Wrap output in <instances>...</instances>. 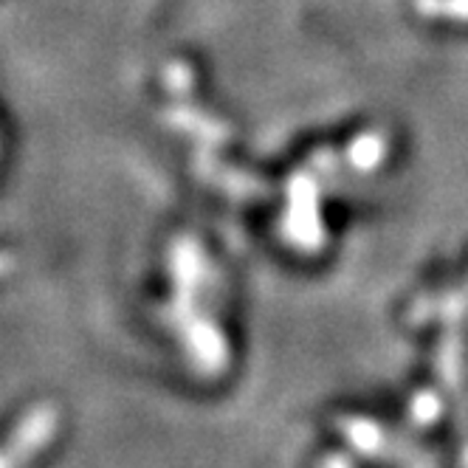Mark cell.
<instances>
[{
  "label": "cell",
  "instance_id": "3957f363",
  "mask_svg": "<svg viewBox=\"0 0 468 468\" xmlns=\"http://www.w3.org/2000/svg\"><path fill=\"white\" fill-rule=\"evenodd\" d=\"M184 314L178 316V324H181V333H184V342L195 358V364L200 370H209V373H218L220 367L226 364V345L220 339V333L195 314H189V308L181 303Z\"/></svg>",
  "mask_w": 468,
  "mask_h": 468
},
{
  "label": "cell",
  "instance_id": "277c9868",
  "mask_svg": "<svg viewBox=\"0 0 468 468\" xmlns=\"http://www.w3.org/2000/svg\"><path fill=\"white\" fill-rule=\"evenodd\" d=\"M195 170H197V176L204 178V181L220 186L229 195H238V197L249 195L251 197V195H262L265 192L262 181H257V178H251L246 173H238V170H226V166H220L212 155H204V153H197Z\"/></svg>",
  "mask_w": 468,
  "mask_h": 468
},
{
  "label": "cell",
  "instance_id": "52a82bcc",
  "mask_svg": "<svg viewBox=\"0 0 468 468\" xmlns=\"http://www.w3.org/2000/svg\"><path fill=\"white\" fill-rule=\"evenodd\" d=\"M339 429L345 438L364 454H378L381 452V443H384V434L370 423V420H353V418H345L339 420Z\"/></svg>",
  "mask_w": 468,
  "mask_h": 468
},
{
  "label": "cell",
  "instance_id": "30bf717a",
  "mask_svg": "<svg viewBox=\"0 0 468 468\" xmlns=\"http://www.w3.org/2000/svg\"><path fill=\"white\" fill-rule=\"evenodd\" d=\"M454 330L446 333V339L441 345V358H438V367H441V376L446 381V387L457 389L460 384V345H457V336H452Z\"/></svg>",
  "mask_w": 468,
  "mask_h": 468
},
{
  "label": "cell",
  "instance_id": "8992f818",
  "mask_svg": "<svg viewBox=\"0 0 468 468\" xmlns=\"http://www.w3.org/2000/svg\"><path fill=\"white\" fill-rule=\"evenodd\" d=\"M468 311V282L454 291V293H446V296H429V299H420V303L412 305V314H410V322H426V319H460L463 314Z\"/></svg>",
  "mask_w": 468,
  "mask_h": 468
},
{
  "label": "cell",
  "instance_id": "8fae6325",
  "mask_svg": "<svg viewBox=\"0 0 468 468\" xmlns=\"http://www.w3.org/2000/svg\"><path fill=\"white\" fill-rule=\"evenodd\" d=\"M438 412H441V400H438V395L420 392V395L415 398V404H412V418H415L418 423H431L434 418H438Z\"/></svg>",
  "mask_w": 468,
  "mask_h": 468
},
{
  "label": "cell",
  "instance_id": "9c48e42d",
  "mask_svg": "<svg viewBox=\"0 0 468 468\" xmlns=\"http://www.w3.org/2000/svg\"><path fill=\"white\" fill-rule=\"evenodd\" d=\"M415 6L426 17L468 20V0H415Z\"/></svg>",
  "mask_w": 468,
  "mask_h": 468
},
{
  "label": "cell",
  "instance_id": "6da1fadb",
  "mask_svg": "<svg viewBox=\"0 0 468 468\" xmlns=\"http://www.w3.org/2000/svg\"><path fill=\"white\" fill-rule=\"evenodd\" d=\"M288 238L296 240V246L303 249H319L322 240V229H319V209H316V186L314 181L299 173L288 184Z\"/></svg>",
  "mask_w": 468,
  "mask_h": 468
},
{
  "label": "cell",
  "instance_id": "7a4b0ae2",
  "mask_svg": "<svg viewBox=\"0 0 468 468\" xmlns=\"http://www.w3.org/2000/svg\"><path fill=\"white\" fill-rule=\"evenodd\" d=\"M54 429H57V412L51 407L31 410L9 438L6 452H4V457H0V465H12V463L28 460L37 449H43L51 441Z\"/></svg>",
  "mask_w": 468,
  "mask_h": 468
},
{
  "label": "cell",
  "instance_id": "7c38bea8",
  "mask_svg": "<svg viewBox=\"0 0 468 468\" xmlns=\"http://www.w3.org/2000/svg\"><path fill=\"white\" fill-rule=\"evenodd\" d=\"M164 80H166V85H170L173 93H186L189 85H192V71H189L186 62H173L170 69L164 71Z\"/></svg>",
  "mask_w": 468,
  "mask_h": 468
},
{
  "label": "cell",
  "instance_id": "5b68a950",
  "mask_svg": "<svg viewBox=\"0 0 468 468\" xmlns=\"http://www.w3.org/2000/svg\"><path fill=\"white\" fill-rule=\"evenodd\" d=\"M166 124H173L184 133H189V136L200 139L204 144H220L229 139V127L215 122L212 116H204V113H197L192 108H170L164 113Z\"/></svg>",
  "mask_w": 468,
  "mask_h": 468
},
{
  "label": "cell",
  "instance_id": "ba28073f",
  "mask_svg": "<svg viewBox=\"0 0 468 468\" xmlns=\"http://www.w3.org/2000/svg\"><path fill=\"white\" fill-rule=\"evenodd\" d=\"M347 158L356 170H373V166L384 158V139L378 133H364V136H358L350 144Z\"/></svg>",
  "mask_w": 468,
  "mask_h": 468
}]
</instances>
